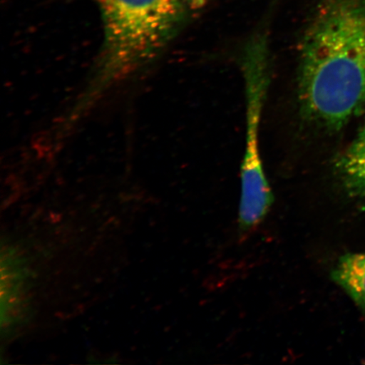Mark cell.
Listing matches in <instances>:
<instances>
[{
    "label": "cell",
    "instance_id": "obj_4",
    "mask_svg": "<svg viewBox=\"0 0 365 365\" xmlns=\"http://www.w3.org/2000/svg\"><path fill=\"white\" fill-rule=\"evenodd\" d=\"M331 278L365 312V252L342 255L331 272Z\"/></svg>",
    "mask_w": 365,
    "mask_h": 365
},
{
    "label": "cell",
    "instance_id": "obj_2",
    "mask_svg": "<svg viewBox=\"0 0 365 365\" xmlns=\"http://www.w3.org/2000/svg\"><path fill=\"white\" fill-rule=\"evenodd\" d=\"M102 15L104 43L78 117L109 86L156 58L185 26L202 0H94Z\"/></svg>",
    "mask_w": 365,
    "mask_h": 365
},
{
    "label": "cell",
    "instance_id": "obj_1",
    "mask_svg": "<svg viewBox=\"0 0 365 365\" xmlns=\"http://www.w3.org/2000/svg\"><path fill=\"white\" fill-rule=\"evenodd\" d=\"M301 110L339 130L365 113V0H323L299 53Z\"/></svg>",
    "mask_w": 365,
    "mask_h": 365
},
{
    "label": "cell",
    "instance_id": "obj_3",
    "mask_svg": "<svg viewBox=\"0 0 365 365\" xmlns=\"http://www.w3.org/2000/svg\"><path fill=\"white\" fill-rule=\"evenodd\" d=\"M335 170L346 193L365 200V124L336 160Z\"/></svg>",
    "mask_w": 365,
    "mask_h": 365
},
{
    "label": "cell",
    "instance_id": "obj_5",
    "mask_svg": "<svg viewBox=\"0 0 365 365\" xmlns=\"http://www.w3.org/2000/svg\"><path fill=\"white\" fill-rule=\"evenodd\" d=\"M264 175V172L262 173H242L241 176H261Z\"/></svg>",
    "mask_w": 365,
    "mask_h": 365
}]
</instances>
